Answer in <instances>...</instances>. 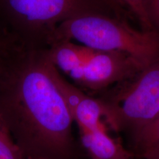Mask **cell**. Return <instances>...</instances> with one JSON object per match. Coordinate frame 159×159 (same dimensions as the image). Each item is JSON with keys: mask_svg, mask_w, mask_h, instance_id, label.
Listing matches in <instances>:
<instances>
[{"mask_svg": "<svg viewBox=\"0 0 159 159\" xmlns=\"http://www.w3.org/2000/svg\"><path fill=\"white\" fill-rule=\"evenodd\" d=\"M108 127L78 129L80 144L90 159H136L133 150L126 148L119 139L108 134Z\"/></svg>", "mask_w": 159, "mask_h": 159, "instance_id": "cell-6", "label": "cell"}, {"mask_svg": "<svg viewBox=\"0 0 159 159\" xmlns=\"http://www.w3.org/2000/svg\"><path fill=\"white\" fill-rule=\"evenodd\" d=\"M105 105L108 128L133 136L159 114V57L113 94L99 97Z\"/></svg>", "mask_w": 159, "mask_h": 159, "instance_id": "cell-4", "label": "cell"}, {"mask_svg": "<svg viewBox=\"0 0 159 159\" xmlns=\"http://www.w3.org/2000/svg\"><path fill=\"white\" fill-rule=\"evenodd\" d=\"M111 10L104 0H0V21L4 35L47 48L61 23L89 13L109 14Z\"/></svg>", "mask_w": 159, "mask_h": 159, "instance_id": "cell-3", "label": "cell"}, {"mask_svg": "<svg viewBox=\"0 0 159 159\" xmlns=\"http://www.w3.org/2000/svg\"><path fill=\"white\" fill-rule=\"evenodd\" d=\"M147 5L154 30L159 33V0H147Z\"/></svg>", "mask_w": 159, "mask_h": 159, "instance_id": "cell-10", "label": "cell"}, {"mask_svg": "<svg viewBox=\"0 0 159 159\" xmlns=\"http://www.w3.org/2000/svg\"><path fill=\"white\" fill-rule=\"evenodd\" d=\"M147 66L128 53L96 50L81 44L65 75L81 89L102 91L129 80Z\"/></svg>", "mask_w": 159, "mask_h": 159, "instance_id": "cell-5", "label": "cell"}, {"mask_svg": "<svg viewBox=\"0 0 159 159\" xmlns=\"http://www.w3.org/2000/svg\"><path fill=\"white\" fill-rule=\"evenodd\" d=\"M0 159H27L7 127L0 119Z\"/></svg>", "mask_w": 159, "mask_h": 159, "instance_id": "cell-8", "label": "cell"}, {"mask_svg": "<svg viewBox=\"0 0 159 159\" xmlns=\"http://www.w3.org/2000/svg\"><path fill=\"white\" fill-rule=\"evenodd\" d=\"M121 7L123 6L136 18L144 30H155L149 16L147 0H116Z\"/></svg>", "mask_w": 159, "mask_h": 159, "instance_id": "cell-9", "label": "cell"}, {"mask_svg": "<svg viewBox=\"0 0 159 159\" xmlns=\"http://www.w3.org/2000/svg\"><path fill=\"white\" fill-rule=\"evenodd\" d=\"M2 32H1V30H0V39H1V38L2 37Z\"/></svg>", "mask_w": 159, "mask_h": 159, "instance_id": "cell-12", "label": "cell"}, {"mask_svg": "<svg viewBox=\"0 0 159 159\" xmlns=\"http://www.w3.org/2000/svg\"><path fill=\"white\" fill-rule=\"evenodd\" d=\"M59 41H75L96 50L122 52L146 65L159 57L158 31L138 30L107 13H89L61 23L47 47Z\"/></svg>", "mask_w": 159, "mask_h": 159, "instance_id": "cell-2", "label": "cell"}, {"mask_svg": "<svg viewBox=\"0 0 159 159\" xmlns=\"http://www.w3.org/2000/svg\"><path fill=\"white\" fill-rule=\"evenodd\" d=\"M134 152L141 158L148 151L159 146V114L142 130L131 136Z\"/></svg>", "mask_w": 159, "mask_h": 159, "instance_id": "cell-7", "label": "cell"}, {"mask_svg": "<svg viewBox=\"0 0 159 159\" xmlns=\"http://www.w3.org/2000/svg\"><path fill=\"white\" fill-rule=\"evenodd\" d=\"M104 1L105 2V3H106L113 11L116 12V13H118L119 11L122 10V7L119 6V5L117 3L116 0H104Z\"/></svg>", "mask_w": 159, "mask_h": 159, "instance_id": "cell-11", "label": "cell"}, {"mask_svg": "<svg viewBox=\"0 0 159 159\" xmlns=\"http://www.w3.org/2000/svg\"><path fill=\"white\" fill-rule=\"evenodd\" d=\"M0 119L27 159H82L74 120L52 78L46 47L2 39Z\"/></svg>", "mask_w": 159, "mask_h": 159, "instance_id": "cell-1", "label": "cell"}]
</instances>
